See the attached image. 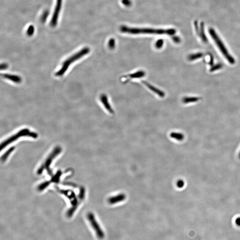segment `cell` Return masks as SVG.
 I'll list each match as a JSON object with an SVG mask.
<instances>
[{
    "label": "cell",
    "mask_w": 240,
    "mask_h": 240,
    "mask_svg": "<svg viewBox=\"0 0 240 240\" xmlns=\"http://www.w3.org/2000/svg\"><path fill=\"white\" fill-rule=\"evenodd\" d=\"M121 2L126 7H130L132 5V1L130 0H122Z\"/></svg>",
    "instance_id": "cell-25"
},
{
    "label": "cell",
    "mask_w": 240,
    "mask_h": 240,
    "mask_svg": "<svg viewBox=\"0 0 240 240\" xmlns=\"http://www.w3.org/2000/svg\"><path fill=\"white\" fill-rule=\"evenodd\" d=\"M170 136L172 138H173L178 141H182L185 138V136L183 134L180 133H176V132L171 133L170 134Z\"/></svg>",
    "instance_id": "cell-14"
},
{
    "label": "cell",
    "mask_w": 240,
    "mask_h": 240,
    "mask_svg": "<svg viewBox=\"0 0 240 240\" xmlns=\"http://www.w3.org/2000/svg\"><path fill=\"white\" fill-rule=\"evenodd\" d=\"M120 30L122 33L132 34H168L170 36H173L176 32L175 29H174L164 30V29H154L151 28H130L125 25L121 26Z\"/></svg>",
    "instance_id": "cell-1"
},
{
    "label": "cell",
    "mask_w": 240,
    "mask_h": 240,
    "mask_svg": "<svg viewBox=\"0 0 240 240\" xmlns=\"http://www.w3.org/2000/svg\"><path fill=\"white\" fill-rule=\"evenodd\" d=\"M199 98L197 97H185L182 99V101L185 104L197 102L199 100Z\"/></svg>",
    "instance_id": "cell-16"
},
{
    "label": "cell",
    "mask_w": 240,
    "mask_h": 240,
    "mask_svg": "<svg viewBox=\"0 0 240 240\" xmlns=\"http://www.w3.org/2000/svg\"><path fill=\"white\" fill-rule=\"evenodd\" d=\"M213 63H214V59H213V57L212 56H210V65L212 67L213 66Z\"/></svg>",
    "instance_id": "cell-27"
},
{
    "label": "cell",
    "mask_w": 240,
    "mask_h": 240,
    "mask_svg": "<svg viewBox=\"0 0 240 240\" xmlns=\"http://www.w3.org/2000/svg\"><path fill=\"white\" fill-rule=\"evenodd\" d=\"M14 148H11V149L7 151L6 152L5 154L2 156V158H1L2 159V160H3V161L6 160V159L9 156V155L12 153V152L14 151Z\"/></svg>",
    "instance_id": "cell-20"
},
{
    "label": "cell",
    "mask_w": 240,
    "mask_h": 240,
    "mask_svg": "<svg viewBox=\"0 0 240 240\" xmlns=\"http://www.w3.org/2000/svg\"><path fill=\"white\" fill-rule=\"evenodd\" d=\"M100 99L102 104L104 105L105 108L108 110V112H109V113L112 114L114 113L113 110V108L111 107V106H110L109 102H108V99L106 95L104 94H102V95H101V96H100Z\"/></svg>",
    "instance_id": "cell-12"
},
{
    "label": "cell",
    "mask_w": 240,
    "mask_h": 240,
    "mask_svg": "<svg viewBox=\"0 0 240 240\" xmlns=\"http://www.w3.org/2000/svg\"><path fill=\"white\" fill-rule=\"evenodd\" d=\"M223 67V64H221V63H218V64H216V65H213L210 69V71L211 72H214L216 70H218V69H222Z\"/></svg>",
    "instance_id": "cell-18"
},
{
    "label": "cell",
    "mask_w": 240,
    "mask_h": 240,
    "mask_svg": "<svg viewBox=\"0 0 240 240\" xmlns=\"http://www.w3.org/2000/svg\"><path fill=\"white\" fill-rule=\"evenodd\" d=\"M176 187L178 188H182L185 186V182H184L183 180L180 179V180L177 181V182H176Z\"/></svg>",
    "instance_id": "cell-22"
},
{
    "label": "cell",
    "mask_w": 240,
    "mask_h": 240,
    "mask_svg": "<svg viewBox=\"0 0 240 240\" xmlns=\"http://www.w3.org/2000/svg\"><path fill=\"white\" fill-rule=\"evenodd\" d=\"M209 33H210V35H211V37H212L213 39L215 41V43L218 46V48H219L220 51H221L222 53L223 54V55L225 56V58L232 65L234 64L235 63V60L228 53V51L225 47L224 43L221 41V40L220 38L219 37H218L215 30L211 28L209 30Z\"/></svg>",
    "instance_id": "cell-6"
},
{
    "label": "cell",
    "mask_w": 240,
    "mask_h": 240,
    "mask_svg": "<svg viewBox=\"0 0 240 240\" xmlns=\"http://www.w3.org/2000/svg\"><path fill=\"white\" fill-rule=\"evenodd\" d=\"M1 76L6 79L12 81L16 83H20L22 81V78L18 76L14 75L9 74H1Z\"/></svg>",
    "instance_id": "cell-13"
},
{
    "label": "cell",
    "mask_w": 240,
    "mask_h": 240,
    "mask_svg": "<svg viewBox=\"0 0 240 240\" xmlns=\"http://www.w3.org/2000/svg\"><path fill=\"white\" fill-rule=\"evenodd\" d=\"M164 45V40L162 39H160L156 41L155 44V46L158 49L161 48Z\"/></svg>",
    "instance_id": "cell-19"
},
{
    "label": "cell",
    "mask_w": 240,
    "mask_h": 240,
    "mask_svg": "<svg viewBox=\"0 0 240 240\" xmlns=\"http://www.w3.org/2000/svg\"><path fill=\"white\" fill-rule=\"evenodd\" d=\"M34 28L33 26L31 25L29 26L27 31V35L29 36H32L34 33Z\"/></svg>",
    "instance_id": "cell-23"
},
{
    "label": "cell",
    "mask_w": 240,
    "mask_h": 240,
    "mask_svg": "<svg viewBox=\"0 0 240 240\" xmlns=\"http://www.w3.org/2000/svg\"><path fill=\"white\" fill-rule=\"evenodd\" d=\"M203 56V54L202 53H197L189 56L188 57V59L190 61H193L194 60L201 58V57H202Z\"/></svg>",
    "instance_id": "cell-17"
},
{
    "label": "cell",
    "mask_w": 240,
    "mask_h": 240,
    "mask_svg": "<svg viewBox=\"0 0 240 240\" xmlns=\"http://www.w3.org/2000/svg\"><path fill=\"white\" fill-rule=\"evenodd\" d=\"M61 172L59 171V172H57V173L52 178L51 181H47L46 182H43L42 184H40V186H39L38 188V190L39 191H42V190L45 189L47 187L51 182H57V181H59L60 176H61Z\"/></svg>",
    "instance_id": "cell-9"
},
{
    "label": "cell",
    "mask_w": 240,
    "mask_h": 240,
    "mask_svg": "<svg viewBox=\"0 0 240 240\" xmlns=\"http://www.w3.org/2000/svg\"><path fill=\"white\" fill-rule=\"evenodd\" d=\"M62 4V0H56L55 8L50 21V25L52 27H55L57 25L58 17L60 11L61 9Z\"/></svg>",
    "instance_id": "cell-8"
},
{
    "label": "cell",
    "mask_w": 240,
    "mask_h": 240,
    "mask_svg": "<svg viewBox=\"0 0 240 240\" xmlns=\"http://www.w3.org/2000/svg\"><path fill=\"white\" fill-rule=\"evenodd\" d=\"M8 67V66L7 64H6V63H3V64H1V70H4V69H6Z\"/></svg>",
    "instance_id": "cell-26"
},
{
    "label": "cell",
    "mask_w": 240,
    "mask_h": 240,
    "mask_svg": "<svg viewBox=\"0 0 240 240\" xmlns=\"http://www.w3.org/2000/svg\"><path fill=\"white\" fill-rule=\"evenodd\" d=\"M90 52V48L88 47H85L81 49L80 51L77 52L76 53L73 55L72 56H70L68 59L66 60V61L63 62L62 67L56 73L55 75L57 77H60L66 73L67 70L68 69L69 67L72 63L75 61L77 60L82 58L85 55L87 54Z\"/></svg>",
    "instance_id": "cell-3"
},
{
    "label": "cell",
    "mask_w": 240,
    "mask_h": 240,
    "mask_svg": "<svg viewBox=\"0 0 240 240\" xmlns=\"http://www.w3.org/2000/svg\"><path fill=\"white\" fill-rule=\"evenodd\" d=\"M142 82L143 83L145 86H147L150 90L153 92L154 93L158 95L160 98H164V97H165V93L164 92L159 90L158 88H156V87H154V86H153L149 84V83L147 82L142 81Z\"/></svg>",
    "instance_id": "cell-11"
},
{
    "label": "cell",
    "mask_w": 240,
    "mask_h": 240,
    "mask_svg": "<svg viewBox=\"0 0 240 240\" xmlns=\"http://www.w3.org/2000/svg\"><path fill=\"white\" fill-rule=\"evenodd\" d=\"M108 48L110 49H113L115 48V40L114 39L111 38L109 40L108 42Z\"/></svg>",
    "instance_id": "cell-21"
},
{
    "label": "cell",
    "mask_w": 240,
    "mask_h": 240,
    "mask_svg": "<svg viewBox=\"0 0 240 240\" xmlns=\"http://www.w3.org/2000/svg\"><path fill=\"white\" fill-rule=\"evenodd\" d=\"M23 137H32L33 138H36L38 137V135L35 132H32L30 131L28 129H24L20 130L15 134L13 135L12 136L9 137L7 139L4 141L1 145V150H2L3 149H5L7 146L9 145L10 144L12 143L13 142L17 140L19 138Z\"/></svg>",
    "instance_id": "cell-4"
},
{
    "label": "cell",
    "mask_w": 240,
    "mask_h": 240,
    "mask_svg": "<svg viewBox=\"0 0 240 240\" xmlns=\"http://www.w3.org/2000/svg\"><path fill=\"white\" fill-rule=\"evenodd\" d=\"M62 151L61 147L57 146L54 149V150L51 152V153L49 154L47 158L46 159V160L42 165L40 166L38 169L37 170V173L38 175H40L44 172V170H46L48 173L52 174V171L50 170V166L52 164V162L54 159L56 158V157L61 153Z\"/></svg>",
    "instance_id": "cell-5"
},
{
    "label": "cell",
    "mask_w": 240,
    "mask_h": 240,
    "mask_svg": "<svg viewBox=\"0 0 240 240\" xmlns=\"http://www.w3.org/2000/svg\"><path fill=\"white\" fill-rule=\"evenodd\" d=\"M87 217L98 238L100 240L104 239L105 236V233L96 220L94 214L92 213H89L87 214Z\"/></svg>",
    "instance_id": "cell-7"
},
{
    "label": "cell",
    "mask_w": 240,
    "mask_h": 240,
    "mask_svg": "<svg viewBox=\"0 0 240 240\" xmlns=\"http://www.w3.org/2000/svg\"><path fill=\"white\" fill-rule=\"evenodd\" d=\"M172 39V40L173 41V42H174V43H176V44L180 43L181 41V38H180L178 36H173Z\"/></svg>",
    "instance_id": "cell-24"
},
{
    "label": "cell",
    "mask_w": 240,
    "mask_h": 240,
    "mask_svg": "<svg viewBox=\"0 0 240 240\" xmlns=\"http://www.w3.org/2000/svg\"><path fill=\"white\" fill-rule=\"evenodd\" d=\"M145 74V72L141 70V71H137L134 74H129V75L128 76V77H129V79H132V78H141V77H144Z\"/></svg>",
    "instance_id": "cell-15"
},
{
    "label": "cell",
    "mask_w": 240,
    "mask_h": 240,
    "mask_svg": "<svg viewBox=\"0 0 240 240\" xmlns=\"http://www.w3.org/2000/svg\"><path fill=\"white\" fill-rule=\"evenodd\" d=\"M127 198V196L125 194L121 193L118 194L114 196L111 197L108 199V202L110 205H114L120 202H123Z\"/></svg>",
    "instance_id": "cell-10"
},
{
    "label": "cell",
    "mask_w": 240,
    "mask_h": 240,
    "mask_svg": "<svg viewBox=\"0 0 240 240\" xmlns=\"http://www.w3.org/2000/svg\"><path fill=\"white\" fill-rule=\"evenodd\" d=\"M238 157H239V158L240 159V153H239V155H238Z\"/></svg>",
    "instance_id": "cell-28"
},
{
    "label": "cell",
    "mask_w": 240,
    "mask_h": 240,
    "mask_svg": "<svg viewBox=\"0 0 240 240\" xmlns=\"http://www.w3.org/2000/svg\"><path fill=\"white\" fill-rule=\"evenodd\" d=\"M59 190L60 193L66 196L70 200L71 206L67 212V217L69 218L72 217L81 202L83 201L85 197V189L83 187L81 188L78 198L76 196L75 194L74 193V191L64 189H59Z\"/></svg>",
    "instance_id": "cell-2"
}]
</instances>
